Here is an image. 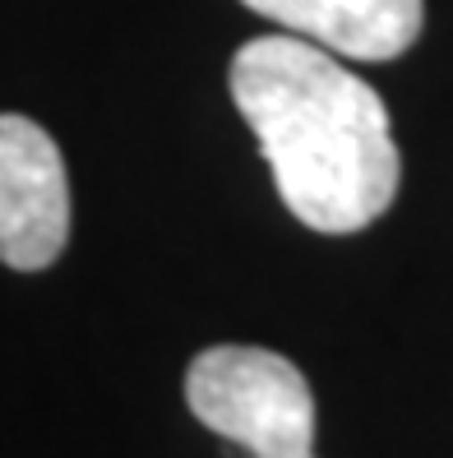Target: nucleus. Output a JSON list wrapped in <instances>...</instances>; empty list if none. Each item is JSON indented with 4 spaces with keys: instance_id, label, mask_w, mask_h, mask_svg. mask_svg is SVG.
Returning a JSON list of instances; mask_svg holds the SVG:
<instances>
[{
    "instance_id": "f257e3e1",
    "label": "nucleus",
    "mask_w": 453,
    "mask_h": 458,
    "mask_svg": "<svg viewBox=\"0 0 453 458\" xmlns=\"http://www.w3.org/2000/svg\"><path fill=\"white\" fill-rule=\"evenodd\" d=\"M227 79L297 223L348 236L389 213L403 181L389 106L329 47L297 33L250 38Z\"/></svg>"
},
{
    "instance_id": "f03ea898",
    "label": "nucleus",
    "mask_w": 453,
    "mask_h": 458,
    "mask_svg": "<svg viewBox=\"0 0 453 458\" xmlns=\"http://www.w3.org/2000/svg\"><path fill=\"white\" fill-rule=\"evenodd\" d=\"M185 403L195 421L236 449L315 445V398L306 375L269 347H208L185 370Z\"/></svg>"
},
{
    "instance_id": "7ed1b4c3",
    "label": "nucleus",
    "mask_w": 453,
    "mask_h": 458,
    "mask_svg": "<svg viewBox=\"0 0 453 458\" xmlns=\"http://www.w3.org/2000/svg\"><path fill=\"white\" fill-rule=\"evenodd\" d=\"M70 241V176L56 140L29 116L0 112V264L38 274Z\"/></svg>"
},
{
    "instance_id": "20e7f679",
    "label": "nucleus",
    "mask_w": 453,
    "mask_h": 458,
    "mask_svg": "<svg viewBox=\"0 0 453 458\" xmlns=\"http://www.w3.org/2000/svg\"><path fill=\"white\" fill-rule=\"evenodd\" d=\"M348 61H393L421 38L425 0H241Z\"/></svg>"
},
{
    "instance_id": "39448f33",
    "label": "nucleus",
    "mask_w": 453,
    "mask_h": 458,
    "mask_svg": "<svg viewBox=\"0 0 453 458\" xmlns=\"http://www.w3.org/2000/svg\"><path fill=\"white\" fill-rule=\"evenodd\" d=\"M250 458H315V445H273V449H259Z\"/></svg>"
}]
</instances>
